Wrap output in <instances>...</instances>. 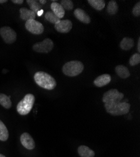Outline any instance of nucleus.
I'll return each instance as SVG.
<instances>
[{
    "mask_svg": "<svg viewBox=\"0 0 140 157\" xmlns=\"http://www.w3.org/2000/svg\"><path fill=\"white\" fill-rule=\"evenodd\" d=\"M34 80L38 86L47 90H52L57 86L55 78L45 72H36L34 75Z\"/></svg>",
    "mask_w": 140,
    "mask_h": 157,
    "instance_id": "1",
    "label": "nucleus"
},
{
    "mask_svg": "<svg viewBox=\"0 0 140 157\" xmlns=\"http://www.w3.org/2000/svg\"><path fill=\"white\" fill-rule=\"evenodd\" d=\"M106 111L112 116H121L128 113L131 105L128 102H119L111 104H105Z\"/></svg>",
    "mask_w": 140,
    "mask_h": 157,
    "instance_id": "2",
    "label": "nucleus"
},
{
    "mask_svg": "<svg viewBox=\"0 0 140 157\" xmlns=\"http://www.w3.org/2000/svg\"><path fill=\"white\" fill-rule=\"evenodd\" d=\"M83 63L79 61H70L67 62L62 68V72L69 77H75L79 75L84 70Z\"/></svg>",
    "mask_w": 140,
    "mask_h": 157,
    "instance_id": "3",
    "label": "nucleus"
},
{
    "mask_svg": "<svg viewBox=\"0 0 140 157\" xmlns=\"http://www.w3.org/2000/svg\"><path fill=\"white\" fill-rule=\"evenodd\" d=\"M35 101V98L33 94H27L18 104L17 107L18 113L22 116L28 114L33 106Z\"/></svg>",
    "mask_w": 140,
    "mask_h": 157,
    "instance_id": "4",
    "label": "nucleus"
},
{
    "mask_svg": "<svg viewBox=\"0 0 140 157\" xmlns=\"http://www.w3.org/2000/svg\"><path fill=\"white\" fill-rule=\"evenodd\" d=\"M124 98V94L116 89H111L105 93L103 97V101L105 104H111L121 102Z\"/></svg>",
    "mask_w": 140,
    "mask_h": 157,
    "instance_id": "5",
    "label": "nucleus"
},
{
    "mask_svg": "<svg viewBox=\"0 0 140 157\" xmlns=\"http://www.w3.org/2000/svg\"><path fill=\"white\" fill-rule=\"evenodd\" d=\"M54 42L50 38H45L42 42L36 43L33 46V50L39 53L47 54L54 48Z\"/></svg>",
    "mask_w": 140,
    "mask_h": 157,
    "instance_id": "6",
    "label": "nucleus"
},
{
    "mask_svg": "<svg viewBox=\"0 0 140 157\" xmlns=\"http://www.w3.org/2000/svg\"><path fill=\"white\" fill-rule=\"evenodd\" d=\"M0 35L4 42L8 44L14 43L17 40L16 32L9 27H3L0 29Z\"/></svg>",
    "mask_w": 140,
    "mask_h": 157,
    "instance_id": "7",
    "label": "nucleus"
},
{
    "mask_svg": "<svg viewBox=\"0 0 140 157\" xmlns=\"http://www.w3.org/2000/svg\"><path fill=\"white\" fill-rule=\"evenodd\" d=\"M26 29L31 33L35 35H40L44 31V25L35 20H30L25 23Z\"/></svg>",
    "mask_w": 140,
    "mask_h": 157,
    "instance_id": "8",
    "label": "nucleus"
},
{
    "mask_svg": "<svg viewBox=\"0 0 140 157\" xmlns=\"http://www.w3.org/2000/svg\"><path fill=\"white\" fill-rule=\"evenodd\" d=\"M72 28V23L69 20H60L55 25V30L62 33H69Z\"/></svg>",
    "mask_w": 140,
    "mask_h": 157,
    "instance_id": "9",
    "label": "nucleus"
},
{
    "mask_svg": "<svg viewBox=\"0 0 140 157\" xmlns=\"http://www.w3.org/2000/svg\"><path fill=\"white\" fill-rule=\"evenodd\" d=\"M22 145L28 150H33L35 147V143L31 135L28 133H23L20 136Z\"/></svg>",
    "mask_w": 140,
    "mask_h": 157,
    "instance_id": "10",
    "label": "nucleus"
},
{
    "mask_svg": "<svg viewBox=\"0 0 140 157\" xmlns=\"http://www.w3.org/2000/svg\"><path fill=\"white\" fill-rule=\"evenodd\" d=\"M74 13L76 18L84 23L89 24L91 22V18L89 16L87 13L82 9L77 8L75 10Z\"/></svg>",
    "mask_w": 140,
    "mask_h": 157,
    "instance_id": "11",
    "label": "nucleus"
},
{
    "mask_svg": "<svg viewBox=\"0 0 140 157\" xmlns=\"http://www.w3.org/2000/svg\"><path fill=\"white\" fill-rule=\"evenodd\" d=\"M111 81V77L109 74H103L97 77L94 81V84L98 87L106 86Z\"/></svg>",
    "mask_w": 140,
    "mask_h": 157,
    "instance_id": "12",
    "label": "nucleus"
},
{
    "mask_svg": "<svg viewBox=\"0 0 140 157\" xmlns=\"http://www.w3.org/2000/svg\"><path fill=\"white\" fill-rule=\"evenodd\" d=\"M20 18L23 20L28 21L30 20H35L36 17V13L31 10H28L25 8H21L20 10Z\"/></svg>",
    "mask_w": 140,
    "mask_h": 157,
    "instance_id": "13",
    "label": "nucleus"
},
{
    "mask_svg": "<svg viewBox=\"0 0 140 157\" xmlns=\"http://www.w3.org/2000/svg\"><path fill=\"white\" fill-rule=\"evenodd\" d=\"M52 12L60 19L63 18L65 15V10L63 8L61 5L57 2H53L50 5Z\"/></svg>",
    "mask_w": 140,
    "mask_h": 157,
    "instance_id": "14",
    "label": "nucleus"
},
{
    "mask_svg": "<svg viewBox=\"0 0 140 157\" xmlns=\"http://www.w3.org/2000/svg\"><path fill=\"white\" fill-rule=\"evenodd\" d=\"M78 153L81 157H94L95 152L85 145H81L78 148Z\"/></svg>",
    "mask_w": 140,
    "mask_h": 157,
    "instance_id": "15",
    "label": "nucleus"
},
{
    "mask_svg": "<svg viewBox=\"0 0 140 157\" xmlns=\"http://www.w3.org/2000/svg\"><path fill=\"white\" fill-rule=\"evenodd\" d=\"M115 70H116V74H118V75L122 78H128L131 75L130 72L129 71L128 69L126 67L124 66V65H117V66L116 67Z\"/></svg>",
    "mask_w": 140,
    "mask_h": 157,
    "instance_id": "16",
    "label": "nucleus"
},
{
    "mask_svg": "<svg viewBox=\"0 0 140 157\" xmlns=\"http://www.w3.org/2000/svg\"><path fill=\"white\" fill-rule=\"evenodd\" d=\"M134 46L133 39L129 37H124L120 42V47L123 50H130Z\"/></svg>",
    "mask_w": 140,
    "mask_h": 157,
    "instance_id": "17",
    "label": "nucleus"
},
{
    "mask_svg": "<svg viewBox=\"0 0 140 157\" xmlns=\"http://www.w3.org/2000/svg\"><path fill=\"white\" fill-rule=\"evenodd\" d=\"M87 2L96 10L100 11L105 7V2L103 0H88Z\"/></svg>",
    "mask_w": 140,
    "mask_h": 157,
    "instance_id": "18",
    "label": "nucleus"
},
{
    "mask_svg": "<svg viewBox=\"0 0 140 157\" xmlns=\"http://www.w3.org/2000/svg\"><path fill=\"white\" fill-rule=\"evenodd\" d=\"M9 137V133L5 124L0 120V140L6 141Z\"/></svg>",
    "mask_w": 140,
    "mask_h": 157,
    "instance_id": "19",
    "label": "nucleus"
},
{
    "mask_svg": "<svg viewBox=\"0 0 140 157\" xmlns=\"http://www.w3.org/2000/svg\"><path fill=\"white\" fill-rule=\"evenodd\" d=\"M0 104L6 109H9L11 106V102L9 96L0 93Z\"/></svg>",
    "mask_w": 140,
    "mask_h": 157,
    "instance_id": "20",
    "label": "nucleus"
},
{
    "mask_svg": "<svg viewBox=\"0 0 140 157\" xmlns=\"http://www.w3.org/2000/svg\"><path fill=\"white\" fill-rule=\"evenodd\" d=\"M118 11V5L115 1H110L107 6V11L111 15L116 14Z\"/></svg>",
    "mask_w": 140,
    "mask_h": 157,
    "instance_id": "21",
    "label": "nucleus"
},
{
    "mask_svg": "<svg viewBox=\"0 0 140 157\" xmlns=\"http://www.w3.org/2000/svg\"><path fill=\"white\" fill-rule=\"evenodd\" d=\"M45 18L48 21L55 25L60 20V19L52 11H47L45 15Z\"/></svg>",
    "mask_w": 140,
    "mask_h": 157,
    "instance_id": "22",
    "label": "nucleus"
},
{
    "mask_svg": "<svg viewBox=\"0 0 140 157\" xmlns=\"http://www.w3.org/2000/svg\"><path fill=\"white\" fill-rule=\"evenodd\" d=\"M27 2L30 6L31 10L35 13H37L38 11H39L42 10L41 5L37 1H35V0H27Z\"/></svg>",
    "mask_w": 140,
    "mask_h": 157,
    "instance_id": "23",
    "label": "nucleus"
},
{
    "mask_svg": "<svg viewBox=\"0 0 140 157\" xmlns=\"http://www.w3.org/2000/svg\"><path fill=\"white\" fill-rule=\"evenodd\" d=\"M60 5L63 9L66 10H71L74 8L73 2L70 0H62Z\"/></svg>",
    "mask_w": 140,
    "mask_h": 157,
    "instance_id": "24",
    "label": "nucleus"
},
{
    "mask_svg": "<svg viewBox=\"0 0 140 157\" xmlns=\"http://www.w3.org/2000/svg\"><path fill=\"white\" fill-rule=\"evenodd\" d=\"M140 62V55L139 53L133 54L130 59V65L131 66H134V65L139 64Z\"/></svg>",
    "mask_w": 140,
    "mask_h": 157,
    "instance_id": "25",
    "label": "nucleus"
},
{
    "mask_svg": "<svg viewBox=\"0 0 140 157\" xmlns=\"http://www.w3.org/2000/svg\"><path fill=\"white\" fill-rule=\"evenodd\" d=\"M133 15L134 17H139L140 15V3L138 2L136 4L132 10Z\"/></svg>",
    "mask_w": 140,
    "mask_h": 157,
    "instance_id": "26",
    "label": "nucleus"
},
{
    "mask_svg": "<svg viewBox=\"0 0 140 157\" xmlns=\"http://www.w3.org/2000/svg\"><path fill=\"white\" fill-rule=\"evenodd\" d=\"M11 2H13L15 4H18V5H21L24 2L23 0H12Z\"/></svg>",
    "mask_w": 140,
    "mask_h": 157,
    "instance_id": "27",
    "label": "nucleus"
},
{
    "mask_svg": "<svg viewBox=\"0 0 140 157\" xmlns=\"http://www.w3.org/2000/svg\"><path fill=\"white\" fill-rule=\"evenodd\" d=\"M137 49L138 52H140V38H139L138 40V45H137Z\"/></svg>",
    "mask_w": 140,
    "mask_h": 157,
    "instance_id": "28",
    "label": "nucleus"
},
{
    "mask_svg": "<svg viewBox=\"0 0 140 157\" xmlns=\"http://www.w3.org/2000/svg\"><path fill=\"white\" fill-rule=\"evenodd\" d=\"M43 13H44V10H40L39 11L37 12V15L39 16V17H40V16L42 15Z\"/></svg>",
    "mask_w": 140,
    "mask_h": 157,
    "instance_id": "29",
    "label": "nucleus"
},
{
    "mask_svg": "<svg viewBox=\"0 0 140 157\" xmlns=\"http://www.w3.org/2000/svg\"><path fill=\"white\" fill-rule=\"evenodd\" d=\"M40 3L42 4V5H45L46 3H47V1H45V0H40Z\"/></svg>",
    "mask_w": 140,
    "mask_h": 157,
    "instance_id": "30",
    "label": "nucleus"
},
{
    "mask_svg": "<svg viewBox=\"0 0 140 157\" xmlns=\"http://www.w3.org/2000/svg\"><path fill=\"white\" fill-rule=\"evenodd\" d=\"M8 1L7 0H0V3H6Z\"/></svg>",
    "mask_w": 140,
    "mask_h": 157,
    "instance_id": "31",
    "label": "nucleus"
},
{
    "mask_svg": "<svg viewBox=\"0 0 140 157\" xmlns=\"http://www.w3.org/2000/svg\"><path fill=\"white\" fill-rule=\"evenodd\" d=\"M0 157H6L5 155H3V154H0Z\"/></svg>",
    "mask_w": 140,
    "mask_h": 157,
    "instance_id": "32",
    "label": "nucleus"
}]
</instances>
